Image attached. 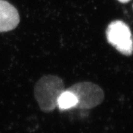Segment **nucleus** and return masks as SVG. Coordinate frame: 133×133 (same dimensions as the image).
<instances>
[{"instance_id": "nucleus-1", "label": "nucleus", "mask_w": 133, "mask_h": 133, "mask_svg": "<svg viewBox=\"0 0 133 133\" xmlns=\"http://www.w3.org/2000/svg\"><path fill=\"white\" fill-rule=\"evenodd\" d=\"M65 91L63 80L56 75H45L37 81L34 88V95L40 109L51 112L57 107L59 95Z\"/></svg>"}, {"instance_id": "nucleus-2", "label": "nucleus", "mask_w": 133, "mask_h": 133, "mask_svg": "<svg viewBox=\"0 0 133 133\" xmlns=\"http://www.w3.org/2000/svg\"><path fill=\"white\" fill-rule=\"evenodd\" d=\"M67 90L76 96V108L89 110L101 104L104 99V92L99 85L91 82H81L74 84Z\"/></svg>"}, {"instance_id": "nucleus-3", "label": "nucleus", "mask_w": 133, "mask_h": 133, "mask_svg": "<svg viewBox=\"0 0 133 133\" xmlns=\"http://www.w3.org/2000/svg\"><path fill=\"white\" fill-rule=\"evenodd\" d=\"M108 43L122 54L131 56L133 53V39L130 28L121 20L113 21L106 30Z\"/></svg>"}, {"instance_id": "nucleus-4", "label": "nucleus", "mask_w": 133, "mask_h": 133, "mask_svg": "<svg viewBox=\"0 0 133 133\" xmlns=\"http://www.w3.org/2000/svg\"><path fill=\"white\" fill-rule=\"evenodd\" d=\"M20 22V16L15 7L5 0H0V32L15 29Z\"/></svg>"}, {"instance_id": "nucleus-5", "label": "nucleus", "mask_w": 133, "mask_h": 133, "mask_svg": "<svg viewBox=\"0 0 133 133\" xmlns=\"http://www.w3.org/2000/svg\"><path fill=\"white\" fill-rule=\"evenodd\" d=\"M77 99L76 96L68 90H65L59 95L57 100V107L61 110H67L76 108Z\"/></svg>"}, {"instance_id": "nucleus-6", "label": "nucleus", "mask_w": 133, "mask_h": 133, "mask_svg": "<svg viewBox=\"0 0 133 133\" xmlns=\"http://www.w3.org/2000/svg\"><path fill=\"white\" fill-rule=\"evenodd\" d=\"M118 1H119L120 2H121V3H128V2H129L130 0H118Z\"/></svg>"}, {"instance_id": "nucleus-7", "label": "nucleus", "mask_w": 133, "mask_h": 133, "mask_svg": "<svg viewBox=\"0 0 133 133\" xmlns=\"http://www.w3.org/2000/svg\"><path fill=\"white\" fill-rule=\"evenodd\" d=\"M132 7H133V6H132Z\"/></svg>"}]
</instances>
